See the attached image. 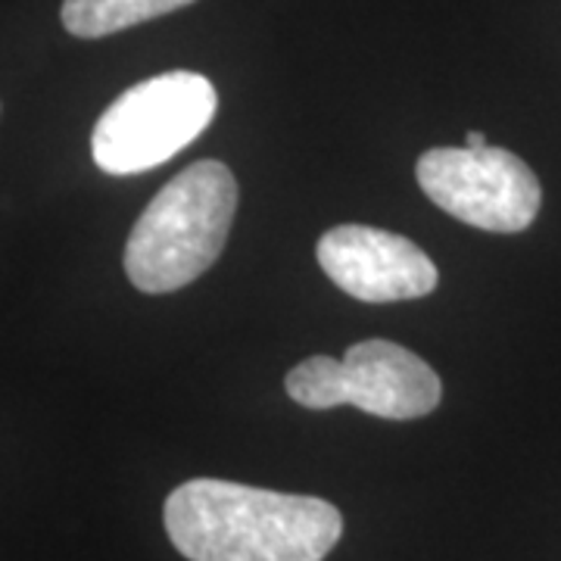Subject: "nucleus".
<instances>
[{"label": "nucleus", "instance_id": "nucleus-3", "mask_svg": "<svg viewBox=\"0 0 561 561\" xmlns=\"http://www.w3.org/2000/svg\"><path fill=\"white\" fill-rule=\"evenodd\" d=\"M219 110L213 81L201 72H162L138 81L103 110L91 153L106 175L157 169L201 138Z\"/></svg>", "mask_w": 561, "mask_h": 561}, {"label": "nucleus", "instance_id": "nucleus-8", "mask_svg": "<svg viewBox=\"0 0 561 561\" xmlns=\"http://www.w3.org/2000/svg\"><path fill=\"white\" fill-rule=\"evenodd\" d=\"M465 147L481 150V147H486V135H481V131H468V135H465Z\"/></svg>", "mask_w": 561, "mask_h": 561}, {"label": "nucleus", "instance_id": "nucleus-5", "mask_svg": "<svg viewBox=\"0 0 561 561\" xmlns=\"http://www.w3.org/2000/svg\"><path fill=\"white\" fill-rule=\"evenodd\" d=\"M421 191L453 219L493 234H518L540 213V179L505 147H434L415 165Z\"/></svg>", "mask_w": 561, "mask_h": 561}, {"label": "nucleus", "instance_id": "nucleus-4", "mask_svg": "<svg viewBox=\"0 0 561 561\" xmlns=\"http://www.w3.org/2000/svg\"><path fill=\"white\" fill-rule=\"evenodd\" d=\"M284 387L302 409L324 412L356 405L365 415L390 421L424 419L443 397L437 371L412 350L390 341L353 343L343 359H302L287 371Z\"/></svg>", "mask_w": 561, "mask_h": 561}, {"label": "nucleus", "instance_id": "nucleus-7", "mask_svg": "<svg viewBox=\"0 0 561 561\" xmlns=\"http://www.w3.org/2000/svg\"><path fill=\"white\" fill-rule=\"evenodd\" d=\"M194 0H62V28L76 38H106L131 25L175 13Z\"/></svg>", "mask_w": 561, "mask_h": 561}, {"label": "nucleus", "instance_id": "nucleus-6", "mask_svg": "<svg viewBox=\"0 0 561 561\" xmlns=\"http://www.w3.org/2000/svg\"><path fill=\"white\" fill-rule=\"evenodd\" d=\"M316 256L321 272L362 302L419 300L440 280L419 243L368 225L331 228L321 234Z\"/></svg>", "mask_w": 561, "mask_h": 561}, {"label": "nucleus", "instance_id": "nucleus-2", "mask_svg": "<svg viewBox=\"0 0 561 561\" xmlns=\"http://www.w3.org/2000/svg\"><path fill=\"white\" fill-rule=\"evenodd\" d=\"M238 213V179L219 160L191 162L162 187L125 243V275L140 294L187 287L219 260Z\"/></svg>", "mask_w": 561, "mask_h": 561}, {"label": "nucleus", "instance_id": "nucleus-1", "mask_svg": "<svg viewBox=\"0 0 561 561\" xmlns=\"http://www.w3.org/2000/svg\"><path fill=\"white\" fill-rule=\"evenodd\" d=\"M162 518L191 561H321L343 534L331 502L213 478L175 486Z\"/></svg>", "mask_w": 561, "mask_h": 561}]
</instances>
